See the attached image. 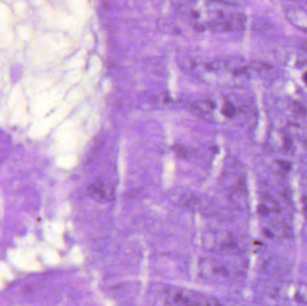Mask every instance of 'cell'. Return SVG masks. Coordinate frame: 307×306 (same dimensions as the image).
Instances as JSON below:
<instances>
[{
  "mask_svg": "<svg viewBox=\"0 0 307 306\" xmlns=\"http://www.w3.org/2000/svg\"><path fill=\"white\" fill-rule=\"evenodd\" d=\"M192 112L200 117L203 118L204 120L208 121V116L210 117L212 112L216 108V105L211 101H198L193 103L191 105Z\"/></svg>",
  "mask_w": 307,
  "mask_h": 306,
  "instance_id": "3",
  "label": "cell"
},
{
  "mask_svg": "<svg viewBox=\"0 0 307 306\" xmlns=\"http://www.w3.org/2000/svg\"><path fill=\"white\" fill-rule=\"evenodd\" d=\"M222 114H224L228 119H234L237 115V106L234 101L231 100L224 101L223 108H222Z\"/></svg>",
  "mask_w": 307,
  "mask_h": 306,
  "instance_id": "4",
  "label": "cell"
},
{
  "mask_svg": "<svg viewBox=\"0 0 307 306\" xmlns=\"http://www.w3.org/2000/svg\"><path fill=\"white\" fill-rule=\"evenodd\" d=\"M175 152H176V154H177L180 157H182V158H185L187 156V153H188V151H187L185 148L181 147H175Z\"/></svg>",
  "mask_w": 307,
  "mask_h": 306,
  "instance_id": "6",
  "label": "cell"
},
{
  "mask_svg": "<svg viewBox=\"0 0 307 306\" xmlns=\"http://www.w3.org/2000/svg\"><path fill=\"white\" fill-rule=\"evenodd\" d=\"M294 299L299 302L307 303V285L299 284L294 290Z\"/></svg>",
  "mask_w": 307,
  "mask_h": 306,
  "instance_id": "5",
  "label": "cell"
},
{
  "mask_svg": "<svg viewBox=\"0 0 307 306\" xmlns=\"http://www.w3.org/2000/svg\"><path fill=\"white\" fill-rule=\"evenodd\" d=\"M88 195L99 201L110 200L113 197V191L111 186L106 184L104 180H96L88 188Z\"/></svg>",
  "mask_w": 307,
  "mask_h": 306,
  "instance_id": "2",
  "label": "cell"
},
{
  "mask_svg": "<svg viewBox=\"0 0 307 306\" xmlns=\"http://www.w3.org/2000/svg\"><path fill=\"white\" fill-rule=\"evenodd\" d=\"M303 82H304V84L307 85V72H305L304 74L303 75Z\"/></svg>",
  "mask_w": 307,
  "mask_h": 306,
  "instance_id": "7",
  "label": "cell"
},
{
  "mask_svg": "<svg viewBox=\"0 0 307 306\" xmlns=\"http://www.w3.org/2000/svg\"><path fill=\"white\" fill-rule=\"evenodd\" d=\"M166 306H218L210 298L191 290L166 286L162 289Z\"/></svg>",
  "mask_w": 307,
  "mask_h": 306,
  "instance_id": "1",
  "label": "cell"
}]
</instances>
